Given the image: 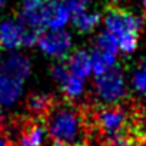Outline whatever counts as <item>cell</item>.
I'll return each mask as SVG.
<instances>
[{"label": "cell", "instance_id": "1", "mask_svg": "<svg viewBox=\"0 0 146 146\" xmlns=\"http://www.w3.org/2000/svg\"><path fill=\"white\" fill-rule=\"evenodd\" d=\"M53 145L92 146L86 102L56 100L42 119Z\"/></svg>", "mask_w": 146, "mask_h": 146}, {"label": "cell", "instance_id": "2", "mask_svg": "<svg viewBox=\"0 0 146 146\" xmlns=\"http://www.w3.org/2000/svg\"><path fill=\"white\" fill-rule=\"evenodd\" d=\"M93 93L96 96L95 103L99 105H116L129 98L125 82L123 70L119 66H113L110 70L95 78Z\"/></svg>", "mask_w": 146, "mask_h": 146}, {"label": "cell", "instance_id": "3", "mask_svg": "<svg viewBox=\"0 0 146 146\" xmlns=\"http://www.w3.org/2000/svg\"><path fill=\"white\" fill-rule=\"evenodd\" d=\"M46 135V127L42 120L25 115L15 119L6 139L12 146H43Z\"/></svg>", "mask_w": 146, "mask_h": 146}, {"label": "cell", "instance_id": "4", "mask_svg": "<svg viewBox=\"0 0 146 146\" xmlns=\"http://www.w3.org/2000/svg\"><path fill=\"white\" fill-rule=\"evenodd\" d=\"M40 33L29 30L19 19H3L0 22V49L16 50L22 46L32 47L37 43Z\"/></svg>", "mask_w": 146, "mask_h": 146}, {"label": "cell", "instance_id": "5", "mask_svg": "<svg viewBox=\"0 0 146 146\" xmlns=\"http://www.w3.org/2000/svg\"><path fill=\"white\" fill-rule=\"evenodd\" d=\"M142 19L132 12L122 7H108L105 13V26L106 32L113 35L116 39L123 36H139L142 29Z\"/></svg>", "mask_w": 146, "mask_h": 146}, {"label": "cell", "instance_id": "6", "mask_svg": "<svg viewBox=\"0 0 146 146\" xmlns=\"http://www.w3.org/2000/svg\"><path fill=\"white\" fill-rule=\"evenodd\" d=\"M37 44L44 54L63 59L72 49V36L62 29L43 32L37 39Z\"/></svg>", "mask_w": 146, "mask_h": 146}, {"label": "cell", "instance_id": "7", "mask_svg": "<svg viewBox=\"0 0 146 146\" xmlns=\"http://www.w3.org/2000/svg\"><path fill=\"white\" fill-rule=\"evenodd\" d=\"M42 15L43 25L50 30H60L70 19V10L62 0H44Z\"/></svg>", "mask_w": 146, "mask_h": 146}, {"label": "cell", "instance_id": "8", "mask_svg": "<svg viewBox=\"0 0 146 146\" xmlns=\"http://www.w3.org/2000/svg\"><path fill=\"white\" fill-rule=\"evenodd\" d=\"M0 72L25 82L32 72V63L22 53H9L0 60Z\"/></svg>", "mask_w": 146, "mask_h": 146}, {"label": "cell", "instance_id": "9", "mask_svg": "<svg viewBox=\"0 0 146 146\" xmlns=\"http://www.w3.org/2000/svg\"><path fill=\"white\" fill-rule=\"evenodd\" d=\"M23 95V82L0 72V105L10 108Z\"/></svg>", "mask_w": 146, "mask_h": 146}, {"label": "cell", "instance_id": "10", "mask_svg": "<svg viewBox=\"0 0 146 146\" xmlns=\"http://www.w3.org/2000/svg\"><path fill=\"white\" fill-rule=\"evenodd\" d=\"M56 98L47 93H30L26 99V110L27 116L42 120L52 106L56 103Z\"/></svg>", "mask_w": 146, "mask_h": 146}, {"label": "cell", "instance_id": "11", "mask_svg": "<svg viewBox=\"0 0 146 146\" xmlns=\"http://www.w3.org/2000/svg\"><path fill=\"white\" fill-rule=\"evenodd\" d=\"M66 66L69 69V72L73 76H78L80 79H85L90 75L92 72V59L90 54L86 50H76L73 52L67 60H66Z\"/></svg>", "mask_w": 146, "mask_h": 146}, {"label": "cell", "instance_id": "12", "mask_svg": "<svg viewBox=\"0 0 146 146\" xmlns=\"http://www.w3.org/2000/svg\"><path fill=\"white\" fill-rule=\"evenodd\" d=\"M73 26H75L80 33L92 32L99 23H100V15L98 12H89V10H80L73 13Z\"/></svg>", "mask_w": 146, "mask_h": 146}, {"label": "cell", "instance_id": "13", "mask_svg": "<svg viewBox=\"0 0 146 146\" xmlns=\"http://www.w3.org/2000/svg\"><path fill=\"white\" fill-rule=\"evenodd\" d=\"M64 100L69 102H79L80 96L85 93V82L83 79L78 78V76H73L72 73L69 75V78L60 85Z\"/></svg>", "mask_w": 146, "mask_h": 146}, {"label": "cell", "instance_id": "14", "mask_svg": "<svg viewBox=\"0 0 146 146\" xmlns=\"http://www.w3.org/2000/svg\"><path fill=\"white\" fill-rule=\"evenodd\" d=\"M90 59H92V70L95 72L96 76L103 75L108 70H110L113 66H116V56H113V54L92 50Z\"/></svg>", "mask_w": 146, "mask_h": 146}, {"label": "cell", "instance_id": "15", "mask_svg": "<svg viewBox=\"0 0 146 146\" xmlns=\"http://www.w3.org/2000/svg\"><path fill=\"white\" fill-rule=\"evenodd\" d=\"M93 50L102 52V53H108V54H117L119 50V44H117V39L110 35L109 32H102L96 36L95 39V44H93Z\"/></svg>", "mask_w": 146, "mask_h": 146}, {"label": "cell", "instance_id": "16", "mask_svg": "<svg viewBox=\"0 0 146 146\" xmlns=\"http://www.w3.org/2000/svg\"><path fill=\"white\" fill-rule=\"evenodd\" d=\"M132 86L137 93L146 95V59H143L135 69L132 75Z\"/></svg>", "mask_w": 146, "mask_h": 146}, {"label": "cell", "instance_id": "17", "mask_svg": "<svg viewBox=\"0 0 146 146\" xmlns=\"http://www.w3.org/2000/svg\"><path fill=\"white\" fill-rule=\"evenodd\" d=\"M50 75H52V78H53L59 85H62V83L69 78V75H70V72H69V69H67V66H66V62H57V63L52 64V67H50Z\"/></svg>", "mask_w": 146, "mask_h": 146}, {"label": "cell", "instance_id": "18", "mask_svg": "<svg viewBox=\"0 0 146 146\" xmlns=\"http://www.w3.org/2000/svg\"><path fill=\"white\" fill-rule=\"evenodd\" d=\"M117 44L123 53H132L137 47V36H123L117 39Z\"/></svg>", "mask_w": 146, "mask_h": 146}, {"label": "cell", "instance_id": "19", "mask_svg": "<svg viewBox=\"0 0 146 146\" xmlns=\"http://www.w3.org/2000/svg\"><path fill=\"white\" fill-rule=\"evenodd\" d=\"M136 122L143 133H146V102L136 100Z\"/></svg>", "mask_w": 146, "mask_h": 146}, {"label": "cell", "instance_id": "20", "mask_svg": "<svg viewBox=\"0 0 146 146\" xmlns=\"http://www.w3.org/2000/svg\"><path fill=\"white\" fill-rule=\"evenodd\" d=\"M64 3V6L72 12V13H76V12H80V10H85L89 0H62Z\"/></svg>", "mask_w": 146, "mask_h": 146}, {"label": "cell", "instance_id": "21", "mask_svg": "<svg viewBox=\"0 0 146 146\" xmlns=\"http://www.w3.org/2000/svg\"><path fill=\"white\" fill-rule=\"evenodd\" d=\"M0 146H12L6 137H0Z\"/></svg>", "mask_w": 146, "mask_h": 146}, {"label": "cell", "instance_id": "22", "mask_svg": "<svg viewBox=\"0 0 146 146\" xmlns=\"http://www.w3.org/2000/svg\"><path fill=\"white\" fill-rule=\"evenodd\" d=\"M6 5V0H0V10L3 9V6Z\"/></svg>", "mask_w": 146, "mask_h": 146}, {"label": "cell", "instance_id": "23", "mask_svg": "<svg viewBox=\"0 0 146 146\" xmlns=\"http://www.w3.org/2000/svg\"><path fill=\"white\" fill-rule=\"evenodd\" d=\"M2 123H3V113L0 110V126H2Z\"/></svg>", "mask_w": 146, "mask_h": 146}, {"label": "cell", "instance_id": "24", "mask_svg": "<svg viewBox=\"0 0 146 146\" xmlns=\"http://www.w3.org/2000/svg\"><path fill=\"white\" fill-rule=\"evenodd\" d=\"M143 7H145V10H146V0H143Z\"/></svg>", "mask_w": 146, "mask_h": 146}, {"label": "cell", "instance_id": "25", "mask_svg": "<svg viewBox=\"0 0 146 146\" xmlns=\"http://www.w3.org/2000/svg\"><path fill=\"white\" fill-rule=\"evenodd\" d=\"M52 146H69V145H52Z\"/></svg>", "mask_w": 146, "mask_h": 146}]
</instances>
